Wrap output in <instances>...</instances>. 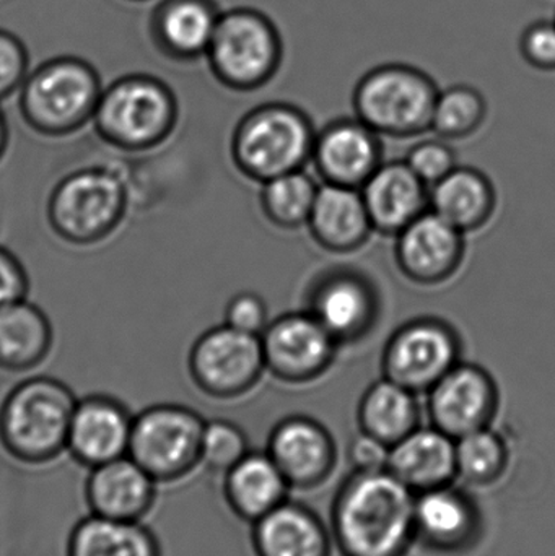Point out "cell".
Wrapping results in <instances>:
<instances>
[{
  "label": "cell",
  "instance_id": "cell-5",
  "mask_svg": "<svg viewBox=\"0 0 555 556\" xmlns=\"http://www.w3.org/2000/svg\"><path fill=\"white\" fill-rule=\"evenodd\" d=\"M316 130L308 114L289 103H264L241 117L231 136V160L241 175L263 182L305 168Z\"/></svg>",
  "mask_w": 555,
  "mask_h": 556
},
{
  "label": "cell",
  "instance_id": "cell-28",
  "mask_svg": "<svg viewBox=\"0 0 555 556\" xmlns=\"http://www.w3.org/2000/svg\"><path fill=\"white\" fill-rule=\"evenodd\" d=\"M54 342L51 320L28 298L0 307V369L26 372L48 359Z\"/></svg>",
  "mask_w": 555,
  "mask_h": 556
},
{
  "label": "cell",
  "instance_id": "cell-43",
  "mask_svg": "<svg viewBox=\"0 0 555 556\" xmlns=\"http://www.w3.org/2000/svg\"><path fill=\"white\" fill-rule=\"evenodd\" d=\"M555 20V18H554Z\"/></svg>",
  "mask_w": 555,
  "mask_h": 556
},
{
  "label": "cell",
  "instance_id": "cell-26",
  "mask_svg": "<svg viewBox=\"0 0 555 556\" xmlns=\"http://www.w3.org/2000/svg\"><path fill=\"white\" fill-rule=\"evenodd\" d=\"M222 479L225 503L248 525L289 500L290 485L267 453L250 451Z\"/></svg>",
  "mask_w": 555,
  "mask_h": 556
},
{
  "label": "cell",
  "instance_id": "cell-24",
  "mask_svg": "<svg viewBox=\"0 0 555 556\" xmlns=\"http://www.w3.org/2000/svg\"><path fill=\"white\" fill-rule=\"evenodd\" d=\"M256 556H331V538L308 506L283 502L251 525Z\"/></svg>",
  "mask_w": 555,
  "mask_h": 556
},
{
  "label": "cell",
  "instance_id": "cell-35",
  "mask_svg": "<svg viewBox=\"0 0 555 556\" xmlns=\"http://www.w3.org/2000/svg\"><path fill=\"white\" fill-rule=\"evenodd\" d=\"M404 162L427 188H432L458 166L456 165L455 150L440 137L439 139L424 140L414 146L407 152Z\"/></svg>",
  "mask_w": 555,
  "mask_h": 556
},
{
  "label": "cell",
  "instance_id": "cell-37",
  "mask_svg": "<svg viewBox=\"0 0 555 556\" xmlns=\"http://www.w3.org/2000/svg\"><path fill=\"white\" fill-rule=\"evenodd\" d=\"M520 54L531 67L555 72V20L528 25L520 36Z\"/></svg>",
  "mask_w": 555,
  "mask_h": 556
},
{
  "label": "cell",
  "instance_id": "cell-25",
  "mask_svg": "<svg viewBox=\"0 0 555 556\" xmlns=\"http://www.w3.org/2000/svg\"><path fill=\"white\" fill-rule=\"evenodd\" d=\"M414 528L416 539L432 551H465L478 534V509L452 485L417 493Z\"/></svg>",
  "mask_w": 555,
  "mask_h": 556
},
{
  "label": "cell",
  "instance_id": "cell-23",
  "mask_svg": "<svg viewBox=\"0 0 555 556\" xmlns=\"http://www.w3.org/2000/svg\"><path fill=\"white\" fill-rule=\"evenodd\" d=\"M313 240L335 254L361 250L374 233L361 189L323 182L308 224Z\"/></svg>",
  "mask_w": 555,
  "mask_h": 556
},
{
  "label": "cell",
  "instance_id": "cell-6",
  "mask_svg": "<svg viewBox=\"0 0 555 556\" xmlns=\"http://www.w3.org/2000/svg\"><path fill=\"white\" fill-rule=\"evenodd\" d=\"M205 59L212 75L228 90H260L282 65V36L276 23L261 10H222Z\"/></svg>",
  "mask_w": 555,
  "mask_h": 556
},
{
  "label": "cell",
  "instance_id": "cell-15",
  "mask_svg": "<svg viewBox=\"0 0 555 556\" xmlns=\"http://www.w3.org/2000/svg\"><path fill=\"white\" fill-rule=\"evenodd\" d=\"M394 238L398 269L407 280L424 287L445 283L465 260V233L430 208Z\"/></svg>",
  "mask_w": 555,
  "mask_h": 556
},
{
  "label": "cell",
  "instance_id": "cell-31",
  "mask_svg": "<svg viewBox=\"0 0 555 556\" xmlns=\"http://www.w3.org/2000/svg\"><path fill=\"white\" fill-rule=\"evenodd\" d=\"M318 189L305 169L277 176L261 185V208L274 227L282 230L305 227Z\"/></svg>",
  "mask_w": 555,
  "mask_h": 556
},
{
  "label": "cell",
  "instance_id": "cell-33",
  "mask_svg": "<svg viewBox=\"0 0 555 556\" xmlns=\"http://www.w3.org/2000/svg\"><path fill=\"white\" fill-rule=\"evenodd\" d=\"M508 459L507 443L491 427L456 440L458 477L472 485L485 486L497 482L507 470Z\"/></svg>",
  "mask_w": 555,
  "mask_h": 556
},
{
  "label": "cell",
  "instance_id": "cell-4",
  "mask_svg": "<svg viewBox=\"0 0 555 556\" xmlns=\"http://www.w3.org/2000/svg\"><path fill=\"white\" fill-rule=\"evenodd\" d=\"M178 117V100L165 81L149 74H129L103 88L91 124L114 149L146 152L172 136Z\"/></svg>",
  "mask_w": 555,
  "mask_h": 556
},
{
  "label": "cell",
  "instance_id": "cell-9",
  "mask_svg": "<svg viewBox=\"0 0 555 556\" xmlns=\"http://www.w3.org/2000/svg\"><path fill=\"white\" fill-rule=\"evenodd\" d=\"M204 425L186 405H152L134 415L127 456L160 486L178 485L201 467Z\"/></svg>",
  "mask_w": 555,
  "mask_h": 556
},
{
  "label": "cell",
  "instance_id": "cell-41",
  "mask_svg": "<svg viewBox=\"0 0 555 556\" xmlns=\"http://www.w3.org/2000/svg\"><path fill=\"white\" fill-rule=\"evenodd\" d=\"M10 134L9 124H7L5 114H3L2 108H0V162H2L3 155H5L7 149H9Z\"/></svg>",
  "mask_w": 555,
  "mask_h": 556
},
{
  "label": "cell",
  "instance_id": "cell-10",
  "mask_svg": "<svg viewBox=\"0 0 555 556\" xmlns=\"http://www.w3.org/2000/svg\"><path fill=\"white\" fill-rule=\"evenodd\" d=\"M458 330L440 319L422 316L398 327L381 355V375L416 395L427 394L462 362Z\"/></svg>",
  "mask_w": 555,
  "mask_h": 556
},
{
  "label": "cell",
  "instance_id": "cell-32",
  "mask_svg": "<svg viewBox=\"0 0 555 556\" xmlns=\"http://www.w3.org/2000/svg\"><path fill=\"white\" fill-rule=\"evenodd\" d=\"M488 117V101L471 85H453L439 91L430 130L443 140H459L481 129Z\"/></svg>",
  "mask_w": 555,
  "mask_h": 556
},
{
  "label": "cell",
  "instance_id": "cell-19",
  "mask_svg": "<svg viewBox=\"0 0 555 556\" xmlns=\"http://www.w3.org/2000/svg\"><path fill=\"white\" fill-rule=\"evenodd\" d=\"M159 486L129 456L93 467L84 485L88 515L111 521L146 522L156 506Z\"/></svg>",
  "mask_w": 555,
  "mask_h": 556
},
{
  "label": "cell",
  "instance_id": "cell-2",
  "mask_svg": "<svg viewBox=\"0 0 555 556\" xmlns=\"http://www.w3.org/2000/svg\"><path fill=\"white\" fill-rule=\"evenodd\" d=\"M78 399L65 382L36 376L16 384L0 405V446L16 463L42 467L67 454Z\"/></svg>",
  "mask_w": 555,
  "mask_h": 556
},
{
  "label": "cell",
  "instance_id": "cell-38",
  "mask_svg": "<svg viewBox=\"0 0 555 556\" xmlns=\"http://www.w3.org/2000/svg\"><path fill=\"white\" fill-rule=\"evenodd\" d=\"M266 301L260 294L241 291L228 301L225 307V323L240 332L261 336L269 324Z\"/></svg>",
  "mask_w": 555,
  "mask_h": 556
},
{
  "label": "cell",
  "instance_id": "cell-30",
  "mask_svg": "<svg viewBox=\"0 0 555 556\" xmlns=\"http://www.w3.org/2000/svg\"><path fill=\"white\" fill-rule=\"evenodd\" d=\"M357 418L362 433L391 447L420 427V405L414 392L381 376L362 395Z\"/></svg>",
  "mask_w": 555,
  "mask_h": 556
},
{
  "label": "cell",
  "instance_id": "cell-16",
  "mask_svg": "<svg viewBox=\"0 0 555 556\" xmlns=\"http://www.w3.org/2000/svg\"><path fill=\"white\" fill-rule=\"evenodd\" d=\"M267 454L290 489L312 490L331 477L338 451L325 425L305 415L283 418L273 428Z\"/></svg>",
  "mask_w": 555,
  "mask_h": 556
},
{
  "label": "cell",
  "instance_id": "cell-34",
  "mask_svg": "<svg viewBox=\"0 0 555 556\" xmlns=\"http://www.w3.org/2000/svg\"><path fill=\"white\" fill-rule=\"evenodd\" d=\"M250 453L247 434L234 421L205 420L202 431L201 467L209 472L220 473L231 469Z\"/></svg>",
  "mask_w": 555,
  "mask_h": 556
},
{
  "label": "cell",
  "instance_id": "cell-1",
  "mask_svg": "<svg viewBox=\"0 0 555 556\" xmlns=\"http://www.w3.org/2000/svg\"><path fill=\"white\" fill-rule=\"evenodd\" d=\"M416 493L388 469L352 472L332 505V535L345 556H404L416 539Z\"/></svg>",
  "mask_w": 555,
  "mask_h": 556
},
{
  "label": "cell",
  "instance_id": "cell-40",
  "mask_svg": "<svg viewBox=\"0 0 555 556\" xmlns=\"http://www.w3.org/2000/svg\"><path fill=\"white\" fill-rule=\"evenodd\" d=\"M390 447L367 433H358L349 446V460L354 472L387 469Z\"/></svg>",
  "mask_w": 555,
  "mask_h": 556
},
{
  "label": "cell",
  "instance_id": "cell-18",
  "mask_svg": "<svg viewBox=\"0 0 555 556\" xmlns=\"http://www.w3.org/2000/svg\"><path fill=\"white\" fill-rule=\"evenodd\" d=\"M380 136L357 117L329 123L316 132L312 160L323 182L361 189L383 163Z\"/></svg>",
  "mask_w": 555,
  "mask_h": 556
},
{
  "label": "cell",
  "instance_id": "cell-17",
  "mask_svg": "<svg viewBox=\"0 0 555 556\" xmlns=\"http://www.w3.org/2000/svg\"><path fill=\"white\" fill-rule=\"evenodd\" d=\"M134 415L110 395L78 399L68 428L67 454L90 470L129 453Z\"/></svg>",
  "mask_w": 555,
  "mask_h": 556
},
{
  "label": "cell",
  "instance_id": "cell-29",
  "mask_svg": "<svg viewBox=\"0 0 555 556\" xmlns=\"http://www.w3.org/2000/svg\"><path fill=\"white\" fill-rule=\"evenodd\" d=\"M65 556H163V548L146 522L111 521L88 515L72 528Z\"/></svg>",
  "mask_w": 555,
  "mask_h": 556
},
{
  "label": "cell",
  "instance_id": "cell-13",
  "mask_svg": "<svg viewBox=\"0 0 555 556\" xmlns=\"http://www.w3.org/2000/svg\"><path fill=\"white\" fill-rule=\"evenodd\" d=\"M306 311L341 345L358 342L374 329L380 316V294L374 281L358 270H328L306 294Z\"/></svg>",
  "mask_w": 555,
  "mask_h": 556
},
{
  "label": "cell",
  "instance_id": "cell-14",
  "mask_svg": "<svg viewBox=\"0 0 555 556\" xmlns=\"http://www.w3.org/2000/svg\"><path fill=\"white\" fill-rule=\"evenodd\" d=\"M426 395L432 427L453 440L491 427L501 399L491 372L466 362L450 369Z\"/></svg>",
  "mask_w": 555,
  "mask_h": 556
},
{
  "label": "cell",
  "instance_id": "cell-39",
  "mask_svg": "<svg viewBox=\"0 0 555 556\" xmlns=\"http://www.w3.org/2000/svg\"><path fill=\"white\" fill-rule=\"evenodd\" d=\"M29 280L15 254L0 247V307L28 296Z\"/></svg>",
  "mask_w": 555,
  "mask_h": 556
},
{
  "label": "cell",
  "instance_id": "cell-12",
  "mask_svg": "<svg viewBox=\"0 0 555 556\" xmlns=\"http://www.w3.org/2000/svg\"><path fill=\"white\" fill-rule=\"evenodd\" d=\"M260 339L266 371L287 384H306L321 378L335 363L339 349L328 330L306 309L270 320Z\"/></svg>",
  "mask_w": 555,
  "mask_h": 556
},
{
  "label": "cell",
  "instance_id": "cell-27",
  "mask_svg": "<svg viewBox=\"0 0 555 556\" xmlns=\"http://www.w3.org/2000/svg\"><path fill=\"white\" fill-rule=\"evenodd\" d=\"M429 208L463 233H471L491 220L497 208V192L484 173L456 166L429 188Z\"/></svg>",
  "mask_w": 555,
  "mask_h": 556
},
{
  "label": "cell",
  "instance_id": "cell-22",
  "mask_svg": "<svg viewBox=\"0 0 555 556\" xmlns=\"http://www.w3.org/2000/svg\"><path fill=\"white\" fill-rule=\"evenodd\" d=\"M387 469L414 493L452 485L456 470V440L436 427H419L390 447Z\"/></svg>",
  "mask_w": 555,
  "mask_h": 556
},
{
  "label": "cell",
  "instance_id": "cell-21",
  "mask_svg": "<svg viewBox=\"0 0 555 556\" xmlns=\"http://www.w3.org/2000/svg\"><path fill=\"white\" fill-rule=\"evenodd\" d=\"M371 227L396 237L411 222L429 211V188L406 162L381 163L361 188Z\"/></svg>",
  "mask_w": 555,
  "mask_h": 556
},
{
  "label": "cell",
  "instance_id": "cell-36",
  "mask_svg": "<svg viewBox=\"0 0 555 556\" xmlns=\"http://www.w3.org/2000/svg\"><path fill=\"white\" fill-rule=\"evenodd\" d=\"M28 74L26 46L15 33L0 28V101L18 93Z\"/></svg>",
  "mask_w": 555,
  "mask_h": 556
},
{
  "label": "cell",
  "instance_id": "cell-7",
  "mask_svg": "<svg viewBox=\"0 0 555 556\" xmlns=\"http://www.w3.org/2000/svg\"><path fill=\"white\" fill-rule=\"evenodd\" d=\"M439 91L420 68L383 64L357 81L352 104L355 117L378 136L411 139L429 132Z\"/></svg>",
  "mask_w": 555,
  "mask_h": 556
},
{
  "label": "cell",
  "instance_id": "cell-42",
  "mask_svg": "<svg viewBox=\"0 0 555 556\" xmlns=\"http://www.w3.org/2000/svg\"><path fill=\"white\" fill-rule=\"evenodd\" d=\"M129 2H149V0H129Z\"/></svg>",
  "mask_w": 555,
  "mask_h": 556
},
{
  "label": "cell",
  "instance_id": "cell-20",
  "mask_svg": "<svg viewBox=\"0 0 555 556\" xmlns=\"http://www.w3.org/2000/svg\"><path fill=\"white\" fill-rule=\"evenodd\" d=\"M220 15L215 0H160L150 15V38L172 61H198L205 58Z\"/></svg>",
  "mask_w": 555,
  "mask_h": 556
},
{
  "label": "cell",
  "instance_id": "cell-3",
  "mask_svg": "<svg viewBox=\"0 0 555 556\" xmlns=\"http://www.w3.org/2000/svg\"><path fill=\"white\" fill-rule=\"evenodd\" d=\"M103 88L90 62L58 55L29 71L18 91V111L39 136H72L93 121Z\"/></svg>",
  "mask_w": 555,
  "mask_h": 556
},
{
  "label": "cell",
  "instance_id": "cell-11",
  "mask_svg": "<svg viewBox=\"0 0 555 556\" xmlns=\"http://www.w3.org/2000/svg\"><path fill=\"white\" fill-rule=\"evenodd\" d=\"M188 369L202 394L217 401L243 397L266 371L260 336L227 324L212 327L192 343Z\"/></svg>",
  "mask_w": 555,
  "mask_h": 556
},
{
  "label": "cell",
  "instance_id": "cell-8",
  "mask_svg": "<svg viewBox=\"0 0 555 556\" xmlns=\"http://www.w3.org/2000/svg\"><path fill=\"white\" fill-rule=\"evenodd\" d=\"M126 185L106 168H84L62 178L48 199L52 233L72 247H93L110 238L126 217Z\"/></svg>",
  "mask_w": 555,
  "mask_h": 556
}]
</instances>
